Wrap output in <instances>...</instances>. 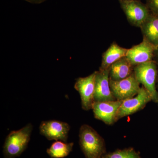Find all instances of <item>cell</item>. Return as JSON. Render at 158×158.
Masks as SVG:
<instances>
[{
	"label": "cell",
	"mask_w": 158,
	"mask_h": 158,
	"mask_svg": "<svg viewBox=\"0 0 158 158\" xmlns=\"http://www.w3.org/2000/svg\"><path fill=\"white\" fill-rule=\"evenodd\" d=\"M127 51L128 49L121 47L115 41L112 43L102 54L99 69L104 70L110 67L114 62L126 56Z\"/></svg>",
	"instance_id": "4fadbf2b"
},
{
	"label": "cell",
	"mask_w": 158,
	"mask_h": 158,
	"mask_svg": "<svg viewBox=\"0 0 158 158\" xmlns=\"http://www.w3.org/2000/svg\"><path fill=\"white\" fill-rule=\"evenodd\" d=\"M79 140L86 158H102L106 154L104 140L90 126L84 124L80 128Z\"/></svg>",
	"instance_id": "6da1fadb"
},
{
	"label": "cell",
	"mask_w": 158,
	"mask_h": 158,
	"mask_svg": "<svg viewBox=\"0 0 158 158\" xmlns=\"http://www.w3.org/2000/svg\"><path fill=\"white\" fill-rule=\"evenodd\" d=\"M73 146V143H67L61 141H56L47 149V152L52 158H64L71 152Z\"/></svg>",
	"instance_id": "9a60e30c"
},
{
	"label": "cell",
	"mask_w": 158,
	"mask_h": 158,
	"mask_svg": "<svg viewBox=\"0 0 158 158\" xmlns=\"http://www.w3.org/2000/svg\"><path fill=\"white\" fill-rule=\"evenodd\" d=\"M140 28L143 39L156 48L158 46V16L151 13Z\"/></svg>",
	"instance_id": "7c38bea8"
},
{
	"label": "cell",
	"mask_w": 158,
	"mask_h": 158,
	"mask_svg": "<svg viewBox=\"0 0 158 158\" xmlns=\"http://www.w3.org/2000/svg\"><path fill=\"white\" fill-rule=\"evenodd\" d=\"M119 3L128 21L134 27L140 28L151 14L147 5L141 1H121Z\"/></svg>",
	"instance_id": "277c9868"
},
{
	"label": "cell",
	"mask_w": 158,
	"mask_h": 158,
	"mask_svg": "<svg viewBox=\"0 0 158 158\" xmlns=\"http://www.w3.org/2000/svg\"><path fill=\"white\" fill-rule=\"evenodd\" d=\"M122 102L116 100L94 102L92 109L94 117L106 124H113L116 122V115Z\"/></svg>",
	"instance_id": "30bf717a"
},
{
	"label": "cell",
	"mask_w": 158,
	"mask_h": 158,
	"mask_svg": "<svg viewBox=\"0 0 158 158\" xmlns=\"http://www.w3.org/2000/svg\"><path fill=\"white\" fill-rule=\"evenodd\" d=\"M96 71L85 77L77 79L74 88L79 92L83 110L88 111L92 109L94 102Z\"/></svg>",
	"instance_id": "52a82bcc"
},
{
	"label": "cell",
	"mask_w": 158,
	"mask_h": 158,
	"mask_svg": "<svg viewBox=\"0 0 158 158\" xmlns=\"http://www.w3.org/2000/svg\"><path fill=\"white\" fill-rule=\"evenodd\" d=\"M146 5L151 13L158 16V0H146Z\"/></svg>",
	"instance_id": "e0dca14e"
},
{
	"label": "cell",
	"mask_w": 158,
	"mask_h": 158,
	"mask_svg": "<svg viewBox=\"0 0 158 158\" xmlns=\"http://www.w3.org/2000/svg\"><path fill=\"white\" fill-rule=\"evenodd\" d=\"M158 65L154 61L146 62L134 67L135 76L149 93L153 102L158 105V92L156 87Z\"/></svg>",
	"instance_id": "3957f363"
},
{
	"label": "cell",
	"mask_w": 158,
	"mask_h": 158,
	"mask_svg": "<svg viewBox=\"0 0 158 158\" xmlns=\"http://www.w3.org/2000/svg\"><path fill=\"white\" fill-rule=\"evenodd\" d=\"M111 91L116 100L123 101L137 95L141 87L133 72L126 78L119 81L110 79Z\"/></svg>",
	"instance_id": "5b68a950"
},
{
	"label": "cell",
	"mask_w": 158,
	"mask_h": 158,
	"mask_svg": "<svg viewBox=\"0 0 158 158\" xmlns=\"http://www.w3.org/2000/svg\"><path fill=\"white\" fill-rule=\"evenodd\" d=\"M134 67L126 56L121 58L110 66V80L119 81L126 78L134 72Z\"/></svg>",
	"instance_id": "5bb4252c"
},
{
	"label": "cell",
	"mask_w": 158,
	"mask_h": 158,
	"mask_svg": "<svg viewBox=\"0 0 158 158\" xmlns=\"http://www.w3.org/2000/svg\"><path fill=\"white\" fill-rule=\"evenodd\" d=\"M131 1V0H118L119 2H121V1ZM138 1H141V0H138Z\"/></svg>",
	"instance_id": "44dd1931"
},
{
	"label": "cell",
	"mask_w": 158,
	"mask_h": 158,
	"mask_svg": "<svg viewBox=\"0 0 158 158\" xmlns=\"http://www.w3.org/2000/svg\"><path fill=\"white\" fill-rule=\"evenodd\" d=\"M102 158H141L140 154L132 148L118 149L113 152L106 153Z\"/></svg>",
	"instance_id": "2e32d148"
},
{
	"label": "cell",
	"mask_w": 158,
	"mask_h": 158,
	"mask_svg": "<svg viewBox=\"0 0 158 158\" xmlns=\"http://www.w3.org/2000/svg\"><path fill=\"white\" fill-rule=\"evenodd\" d=\"M70 126L68 123L58 120L42 121L40 126V131L50 141L66 142L68 138Z\"/></svg>",
	"instance_id": "ba28073f"
},
{
	"label": "cell",
	"mask_w": 158,
	"mask_h": 158,
	"mask_svg": "<svg viewBox=\"0 0 158 158\" xmlns=\"http://www.w3.org/2000/svg\"><path fill=\"white\" fill-rule=\"evenodd\" d=\"M110 67L107 69H99L98 71H96L94 102L116 100L110 88Z\"/></svg>",
	"instance_id": "8fae6325"
},
{
	"label": "cell",
	"mask_w": 158,
	"mask_h": 158,
	"mask_svg": "<svg viewBox=\"0 0 158 158\" xmlns=\"http://www.w3.org/2000/svg\"><path fill=\"white\" fill-rule=\"evenodd\" d=\"M32 130V125L29 123L20 129L9 133L3 148L5 158H15L23 152L30 141Z\"/></svg>",
	"instance_id": "7a4b0ae2"
},
{
	"label": "cell",
	"mask_w": 158,
	"mask_h": 158,
	"mask_svg": "<svg viewBox=\"0 0 158 158\" xmlns=\"http://www.w3.org/2000/svg\"><path fill=\"white\" fill-rule=\"evenodd\" d=\"M151 101L152 99L149 93L142 86L135 97L122 102L117 112L116 122L120 118L130 116L142 110Z\"/></svg>",
	"instance_id": "8992f818"
},
{
	"label": "cell",
	"mask_w": 158,
	"mask_h": 158,
	"mask_svg": "<svg viewBox=\"0 0 158 158\" xmlns=\"http://www.w3.org/2000/svg\"><path fill=\"white\" fill-rule=\"evenodd\" d=\"M156 48L143 39L139 44L128 49L126 57L133 66L153 61Z\"/></svg>",
	"instance_id": "9c48e42d"
},
{
	"label": "cell",
	"mask_w": 158,
	"mask_h": 158,
	"mask_svg": "<svg viewBox=\"0 0 158 158\" xmlns=\"http://www.w3.org/2000/svg\"><path fill=\"white\" fill-rule=\"evenodd\" d=\"M29 2L33 3V4H40L45 2L46 0H24Z\"/></svg>",
	"instance_id": "d6986e66"
},
{
	"label": "cell",
	"mask_w": 158,
	"mask_h": 158,
	"mask_svg": "<svg viewBox=\"0 0 158 158\" xmlns=\"http://www.w3.org/2000/svg\"><path fill=\"white\" fill-rule=\"evenodd\" d=\"M156 87H157V89L158 92V68L157 77Z\"/></svg>",
	"instance_id": "ffe728a7"
},
{
	"label": "cell",
	"mask_w": 158,
	"mask_h": 158,
	"mask_svg": "<svg viewBox=\"0 0 158 158\" xmlns=\"http://www.w3.org/2000/svg\"><path fill=\"white\" fill-rule=\"evenodd\" d=\"M153 61H154L158 65V46L156 48L155 51Z\"/></svg>",
	"instance_id": "ac0fdd59"
}]
</instances>
